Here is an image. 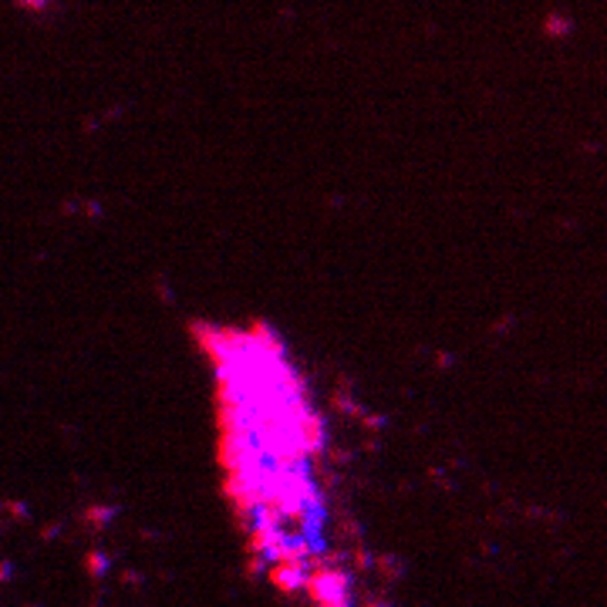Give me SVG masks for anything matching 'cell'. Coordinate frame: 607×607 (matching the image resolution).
Returning <instances> with one entry per match:
<instances>
[{
    "label": "cell",
    "instance_id": "1",
    "mask_svg": "<svg viewBox=\"0 0 607 607\" xmlns=\"http://www.w3.org/2000/svg\"><path fill=\"white\" fill-rule=\"evenodd\" d=\"M307 590L314 597V604H347V577L341 570H310L307 574Z\"/></svg>",
    "mask_w": 607,
    "mask_h": 607
},
{
    "label": "cell",
    "instance_id": "4",
    "mask_svg": "<svg viewBox=\"0 0 607 607\" xmlns=\"http://www.w3.org/2000/svg\"><path fill=\"white\" fill-rule=\"evenodd\" d=\"M24 7H44V3H51V0H21Z\"/></svg>",
    "mask_w": 607,
    "mask_h": 607
},
{
    "label": "cell",
    "instance_id": "2",
    "mask_svg": "<svg viewBox=\"0 0 607 607\" xmlns=\"http://www.w3.org/2000/svg\"><path fill=\"white\" fill-rule=\"evenodd\" d=\"M270 577H274V584L283 587V590H297V587L307 584V560H287V564H274Z\"/></svg>",
    "mask_w": 607,
    "mask_h": 607
},
{
    "label": "cell",
    "instance_id": "3",
    "mask_svg": "<svg viewBox=\"0 0 607 607\" xmlns=\"http://www.w3.org/2000/svg\"><path fill=\"white\" fill-rule=\"evenodd\" d=\"M546 31H550L553 38H560V34H570V21L553 14V17H546Z\"/></svg>",
    "mask_w": 607,
    "mask_h": 607
}]
</instances>
